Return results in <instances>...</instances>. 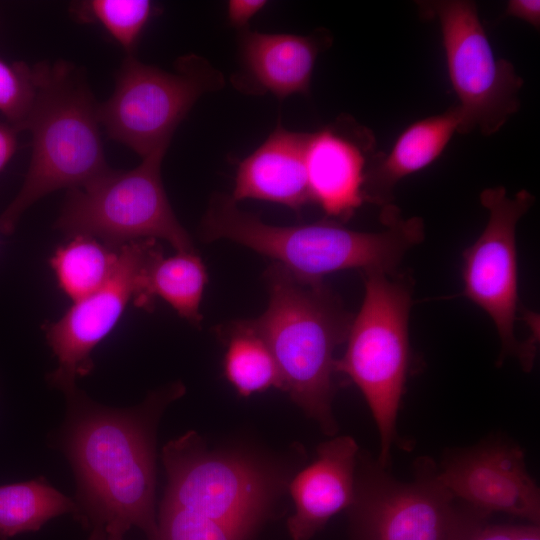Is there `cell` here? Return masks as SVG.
Wrapping results in <instances>:
<instances>
[{"mask_svg":"<svg viewBox=\"0 0 540 540\" xmlns=\"http://www.w3.org/2000/svg\"><path fill=\"white\" fill-rule=\"evenodd\" d=\"M185 391L170 383L131 408L104 406L78 387L65 393L60 446L75 474L76 519L85 527L124 534L137 527L154 538L157 425Z\"/></svg>","mask_w":540,"mask_h":540,"instance_id":"cell-1","label":"cell"},{"mask_svg":"<svg viewBox=\"0 0 540 540\" xmlns=\"http://www.w3.org/2000/svg\"><path fill=\"white\" fill-rule=\"evenodd\" d=\"M305 454L211 449L195 431L162 449L167 484L157 514L163 529L228 528L254 536L270 520Z\"/></svg>","mask_w":540,"mask_h":540,"instance_id":"cell-2","label":"cell"},{"mask_svg":"<svg viewBox=\"0 0 540 540\" xmlns=\"http://www.w3.org/2000/svg\"><path fill=\"white\" fill-rule=\"evenodd\" d=\"M264 279L266 310L232 323L263 340L279 369L281 390L333 436L338 430L332 412L338 374L334 353L346 342L353 316L323 280L300 279L276 262Z\"/></svg>","mask_w":540,"mask_h":540,"instance_id":"cell-3","label":"cell"},{"mask_svg":"<svg viewBox=\"0 0 540 540\" xmlns=\"http://www.w3.org/2000/svg\"><path fill=\"white\" fill-rule=\"evenodd\" d=\"M231 196L215 194L200 224L204 242L229 239L271 257L300 279L323 280L329 273L361 269L395 274L405 253L424 239L419 217L403 218L390 205L382 209L386 229L360 232L322 220L297 226H274L241 210Z\"/></svg>","mask_w":540,"mask_h":540,"instance_id":"cell-4","label":"cell"},{"mask_svg":"<svg viewBox=\"0 0 540 540\" xmlns=\"http://www.w3.org/2000/svg\"><path fill=\"white\" fill-rule=\"evenodd\" d=\"M32 69L36 97L24 126L32 134V154L21 188L0 215V232L6 235L42 197L84 187L110 170L99 104L81 73L66 61L40 63Z\"/></svg>","mask_w":540,"mask_h":540,"instance_id":"cell-5","label":"cell"},{"mask_svg":"<svg viewBox=\"0 0 540 540\" xmlns=\"http://www.w3.org/2000/svg\"><path fill=\"white\" fill-rule=\"evenodd\" d=\"M365 296L353 317L336 372L348 376L362 392L377 425L384 468L396 440V418L409 367V312L412 284L378 270L363 271Z\"/></svg>","mask_w":540,"mask_h":540,"instance_id":"cell-6","label":"cell"},{"mask_svg":"<svg viewBox=\"0 0 540 540\" xmlns=\"http://www.w3.org/2000/svg\"><path fill=\"white\" fill-rule=\"evenodd\" d=\"M166 150L142 158L131 170L110 169L86 186L68 190L56 228L69 237L85 235L115 248L137 240L161 239L177 252H196L162 183Z\"/></svg>","mask_w":540,"mask_h":540,"instance_id":"cell-7","label":"cell"},{"mask_svg":"<svg viewBox=\"0 0 540 540\" xmlns=\"http://www.w3.org/2000/svg\"><path fill=\"white\" fill-rule=\"evenodd\" d=\"M425 463V462H424ZM423 464L413 482L398 481L358 454L349 540H465L488 515L456 498Z\"/></svg>","mask_w":540,"mask_h":540,"instance_id":"cell-8","label":"cell"},{"mask_svg":"<svg viewBox=\"0 0 540 540\" xmlns=\"http://www.w3.org/2000/svg\"><path fill=\"white\" fill-rule=\"evenodd\" d=\"M224 83L222 73L195 54L181 57L174 72L128 55L118 71L113 94L99 104L100 124L112 139L144 158L167 149L196 101Z\"/></svg>","mask_w":540,"mask_h":540,"instance_id":"cell-9","label":"cell"},{"mask_svg":"<svg viewBox=\"0 0 540 540\" xmlns=\"http://www.w3.org/2000/svg\"><path fill=\"white\" fill-rule=\"evenodd\" d=\"M424 17L440 25L447 71L459 99L461 133L476 127L489 136L498 132L519 107L523 79L511 62L497 58L478 16L475 2H418Z\"/></svg>","mask_w":540,"mask_h":540,"instance_id":"cell-10","label":"cell"},{"mask_svg":"<svg viewBox=\"0 0 540 540\" xmlns=\"http://www.w3.org/2000/svg\"><path fill=\"white\" fill-rule=\"evenodd\" d=\"M535 197L527 190L513 198L504 187L483 190L480 202L489 212L479 238L463 252L462 295L481 307L493 320L502 350L500 360L517 355L523 368L533 366L534 353L527 342L515 336L519 312L516 226L533 205Z\"/></svg>","mask_w":540,"mask_h":540,"instance_id":"cell-11","label":"cell"},{"mask_svg":"<svg viewBox=\"0 0 540 540\" xmlns=\"http://www.w3.org/2000/svg\"><path fill=\"white\" fill-rule=\"evenodd\" d=\"M160 251L155 239L120 246L111 278L93 293L74 301L61 318L44 324L47 343L57 358V368L48 375L53 387L65 394L77 387V379L93 371V350L133 302L146 265Z\"/></svg>","mask_w":540,"mask_h":540,"instance_id":"cell-12","label":"cell"},{"mask_svg":"<svg viewBox=\"0 0 540 540\" xmlns=\"http://www.w3.org/2000/svg\"><path fill=\"white\" fill-rule=\"evenodd\" d=\"M437 478L456 499L479 512H501L539 525V488L516 446L490 442L464 450L444 462Z\"/></svg>","mask_w":540,"mask_h":540,"instance_id":"cell-13","label":"cell"},{"mask_svg":"<svg viewBox=\"0 0 540 540\" xmlns=\"http://www.w3.org/2000/svg\"><path fill=\"white\" fill-rule=\"evenodd\" d=\"M378 152L371 130L351 116L309 133L305 166L310 200L326 216L349 219L366 202L364 187Z\"/></svg>","mask_w":540,"mask_h":540,"instance_id":"cell-14","label":"cell"},{"mask_svg":"<svg viewBox=\"0 0 540 540\" xmlns=\"http://www.w3.org/2000/svg\"><path fill=\"white\" fill-rule=\"evenodd\" d=\"M332 37L319 29L310 35L270 34L242 30L239 37L241 70L234 85L246 93H270L279 99L308 94L318 55Z\"/></svg>","mask_w":540,"mask_h":540,"instance_id":"cell-15","label":"cell"},{"mask_svg":"<svg viewBox=\"0 0 540 540\" xmlns=\"http://www.w3.org/2000/svg\"><path fill=\"white\" fill-rule=\"evenodd\" d=\"M359 447L350 436H339L317 447L316 459L297 471L288 485L294 513L287 520L292 540H310L354 499Z\"/></svg>","mask_w":540,"mask_h":540,"instance_id":"cell-16","label":"cell"},{"mask_svg":"<svg viewBox=\"0 0 540 540\" xmlns=\"http://www.w3.org/2000/svg\"><path fill=\"white\" fill-rule=\"evenodd\" d=\"M309 133L281 124L238 165L232 199L284 205L297 214L309 203L305 150Z\"/></svg>","mask_w":540,"mask_h":540,"instance_id":"cell-17","label":"cell"},{"mask_svg":"<svg viewBox=\"0 0 540 540\" xmlns=\"http://www.w3.org/2000/svg\"><path fill=\"white\" fill-rule=\"evenodd\" d=\"M462 124L457 105L410 124L389 153L378 152L372 160L364 187L366 202L382 208L391 205L396 184L436 161L454 133H461Z\"/></svg>","mask_w":540,"mask_h":540,"instance_id":"cell-18","label":"cell"},{"mask_svg":"<svg viewBox=\"0 0 540 540\" xmlns=\"http://www.w3.org/2000/svg\"><path fill=\"white\" fill-rule=\"evenodd\" d=\"M207 281L206 267L196 252H177L165 258L160 251L146 265L133 303L150 311L155 299L161 298L180 317L199 326L200 303Z\"/></svg>","mask_w":540,"mask_h":540,"instance_id":"cell-19","label":"cell"},{"mask_svg":"<svg viewBox=\"0 0 540 540\" xmlns=\"http://www.w3.org/2000/svg\"><path fill=\"white\" fill-rule=\"evenodd\" d=\"M66 513L77 517L75 501L45 477L0 486V540L38 531L49 520Z\"/></svg>","mask_w":540,"mask_h":540,"instance_id":"cell-20","label":"cell"},{"mask_svg":"<svg viewBox=\"0 0 540 540\" xmlns=\"http://www.w3.org/2000/svg\"><path fill=\"white\" fill-rule=\"evenodd\" d=\"M119 248L93 237L75 235L60 246L50 259L59 288L73 302L100 287L112 276Z\"/></svg>","mask_w":540,"mask_h":540,"instance_id":"cell-21","label":"cell"},{"mask_svg":"<svg viewBox=\"0 0 540 540\" xmlns=\"http://www.w3.org/2000/svg\"><path fill=\"white\" fill-rule=\"evenodd\" d=\"M227 344L224 373L236 391L244 397L271 387L281 389V376L267 345L257 335L232 322L218 330Z\"/></svg>","mask_w":540,"mask_h":540,"instance_id":"cell-22","label":"cell"},{"mask_svg":"<svg viewBox=\"0 0 540 540\" xmlns=\"http://www.w3.org/2000/svg\"><path fill=\"white\" fill-rule=\"evenodd\" d=\"M155 11L148 0H90L74 8L78 19L100 24L128 55H132Z\"/></svg>","mask_w":540,"mask_h":540,"instance_id":"cell-23","label":"cell"},{"mask_svg":"<svg viewBox=\"0 0 540 540\" xmlns=\"http://www.w3.org/2000/svg\"><path fill=\"white\" fill-rule=\"evenodd\" d=\"M36 97L33 69L0 58V112L17 132L23 131Z\"/></svg>","mask_w":540,"mask_h":540,"instance_id":"cell-24","label":"cell"},{"mask_svg":"<svg viewBox=\"0 0 540 540\" xmlns=\"http://www.w3.org/2000/svg\"><path fill=\"white\" fill-rule=\"evenodd\" d=\"M465 540H540V528L534 524L491 525L484 521Z\"/></svg>","mask_w":540,"mask_h":540,"instance_id":"cell-25","label":"cell"},{"mask_svg":"<svg viewBox=\"0 0 540 540\" xmlns=\"http://www.w3.org/2000/svg\"><path fill=\"white\" fill-rule=\"evenodd\" d=\"M264 0H230L227 2V20L242 30L247 29L248 22L266 5Z\"/></svg>","mask_w":540,"mask_h":540,"instance_id":"cell-26","label":"cell"},{"mask_svg":"<svg viewBox=\"0 0 540 540\" xmlns=\"http://www.w3.org/2000/svg\"><path fill=\"white\" fill-rule=\"evenodd\" d=\"M504 14L523 20L539 30L540 1L538 0H510L507 2Z\"/></svg>","mask_w":540,"mask_h":540,"instance_id":"cell-27","label":"cell"},{"mask_svg":"<svg viewBox=\"0 0 540 540\" xmlns=\"http://www.w3.org/2000/svg\"><path fill=\"white\" fill-rule=\"evenodd\" d=\"M17 133L11 125L0 123V172L8 164L16 151Z\"/></svg>","mask_w":540,"mask_h":540,"instance_id":"cell-28","label":"cell"},{"mask_svg":"<svg viewBox=\"0 0 540 540\" xmlns=\"http://www.w3.org/2000/svg\"><path fill=\"white\" fill-rule=\"evenodd\" d=\"M124 533L109 531L102 527L93 528L89 540H124Z\"/></svg>","mask_w":540,"mask_h":540,"instance_id":"cell-29","label":"cell"}]
</instances>
